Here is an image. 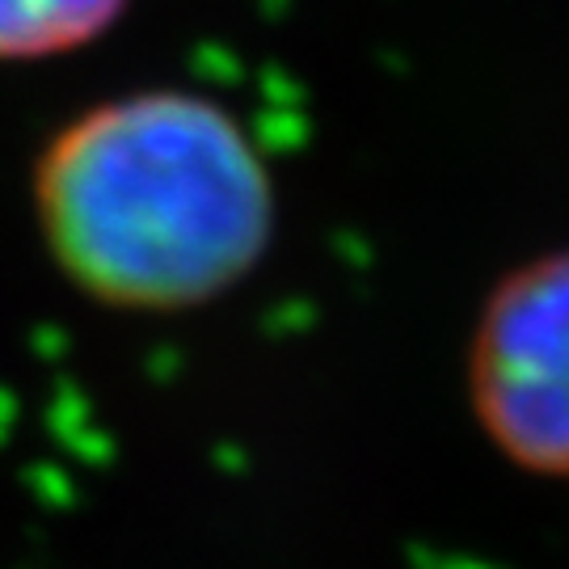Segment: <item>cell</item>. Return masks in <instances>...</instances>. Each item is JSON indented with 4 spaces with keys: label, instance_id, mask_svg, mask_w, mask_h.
<instances>
[{
    "label": "cell",
    "instance_id": "cell-1",
    "mask_svg": "<svg viewBox=\"0 0 569 569\" xmlns=\"http://www.w3.org/2000/svg\"><path fill=\"white\" fill-rule=\"evenodd\" d=\"M34 216L84 300L173 317L244 287L279 237V186L258 140L194 89L89 106L42 148Z\"/></svg>",
    "mask_w": 569,
    "mask_h": 569
},
{
    "label": "cell",
    "instance_id": "cell-2",
    "mask_svg": "<svg viewBox=\"0 0 569 569\" xmlns=\"http://www.w3.org/2000/svg\"><path fill=\"white\" fill-rule=\"evenodd\" d=\"M465 401L510 468L569 486V244L493 279L465 342Z\"/></svg>",
    "mask_w": 569,
    "mask_h": 569
},
{
    "label": "cell",
    "instance_id": "cell-3",
    "mask_svg": "<svg viewBox=\"0 0 569 569\" xmlns=\"http://www.w3.org/2000/svg\"><path fill=\"white\" fill-rule=\"evenodd\" d=\"M127 0H0V60H51L102 39Z\"/></svg>",
    "mask_w": 569,
    "mask_h": 569
}]
</instances>
